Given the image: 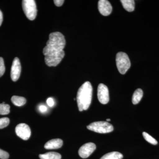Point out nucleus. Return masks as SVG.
I'll use <instances>...</instances> for the list:
<instances>
[{
    "label": "nucleus",
    "mask_w": 159,
    "mask_h": 159,
    "mask_svg": "<svg viewBox=\"0 0 159 159\" xmlns=\"http://www.w3.org/2000/svg\"><path fill=\"white\" fill-rule=\"evenodd\" d=\"M66 39L64 36L59 32L51 33L49 35L47 45L43 50L45 61L49 67L56 66L64 57Z\"/></svg>",
    "instance_id": "obj_1"
},
{
    "label": "nucleus",
    "mask_w": 159,
    "mask_h": 159,
    "mask_svg": "<svg viewBox=\"0 0 159 159\" xmlns=\"http://www.w3.org/2000/svg\"><path fill=\"white\" fill-rule=\"evenodd\" d=\"M93 87L90 82L86 81L80 87L77 92V100L79 111L87 110L92 102Z\"/></svg>",
    "instance_id": "obj_2"
},
{
    "label": "nucleus",
    "mask_w": 159,
    "mask_h": 159,
    "mask_svg": "<svg viewBox=\"0 0 159 159\" xmlns=\"http://www.w3.org/2000/svg\"><path fill=\"white\" fill-rule=\"evenodd\" d=\"M117 68L119 73L125 74L130 67L131 63L127 54L124 52H119L116 57Z\"/></svg>",
    "instance_id": "obj_3"
},
{
    "label": "nucleus",
    "mask_w": 159,
    "mask_h": 159,
    "mask_svg": "<svg viewBox=\"0 0 159 159\" xmlns=\"http://www.w3.org/2000/svg\"><path fill=\"white\" fill-rule=\"evenodd\" d=\"M89 130L100 134L108 133L114 130L113 125L107 122L99 121L91 123L87 126Z\"/></svg>",
    "instance_id": "obj_4"
},
{
    "label": "nucleus",
    "mask_w": 159,
    "mask_h": 159,
    "mask_svg": "<svg viewBox=\"0 0 159 159\" xmlns=\"http://www.w3.org/2000/svg\"><path fill=\"white\" fill-rule=\"evenodd\" d=\"M22 7L26 16L31 20H33L37 16V9L36 3L34 0H24Z\"/></svg>",
    "instance_id": "obj_5"
},
{
    "label": "nucleus",
    "mask_w": 159,
    "mask_h": 159,
    "mask_svg": "<svg viewBox=\"0 0 159 159\" xmlns=\"http://www.w3.org/2000/svg\"><path fill=\"white\" fill-rule=\"evenodd\" d=\"M97 97L100 103L107 104L109 101V94L108 88L103 84H100L97 89Z\"/></svg>",
    "instance_id": "obj_6"
},
{
    "label": "nucleus",
    "mask_w": 159,
    "mask_h": 159,
    "mask_svg": "<svg viewBox=\"0 0 159 159\" xmlns=\"http://www.w3.org/2000/svg\"><path fill=\"white\" fill-rule=\"evenodd\" d=\"M15 131L18 136L24 140H28L31 136V129L25 123L18 124L16 127Z\"/></svg>",
    "instance_id": "obj_7"
},
{
    "label": "nucleus",
    "mask_w": 159,
    "mask_h": 159,
    "mask_svg": "<svg viewBox=\"0 0 159 159\" xmlns=\"http://www.w3.org/2000/svg\"><path fill=\"white\" fill-rule=\"evenodd\" d=\"M96 149V145L93 143L89 142L86 143L80 148L78 153L82 158L88 157Z\"/></svg>",
    "instance_id": "obj_8"
},
{
    "label": "nucleus",
    "mask_w": 159,
    "mask_h": 159,
    "mask_svg": "<svg viewBox=\"0 0 159 159\" xmlns=\"http://www.w3.org/2000/svg\"><path fill=\"white\" fill-rule=\"evenodd\" d=\"M21 67L20 60L18 57H15L12 62L11 67V77L13 81H16L19 79L20 75Z\"/></svg>",
    "instance_id": "obj_9"
},
{
    "label": "nucleus",
    "mask_w": 159,
    "mask_h": 159,
    "mask_svg": "<svg viewBox=\"0 0 159 159\" xmlns=\"http://www.w3.org/2000/svg\"><path fill=\"white\" fill-rule=\"evenodd\" d=\"M98 9L102 15L107 16L111 12L112 7L108 1L100 0L98 2Z\"/></svg>",
    "instance_id": "obj_10"
},
{
    "label": "nucleus",
    "mask_w": 159,
    "mask_h": 159,
    "mask_svg": "<svg viewBox=\"0 0 159 159\" xmlns=\"http://www.w3.org/2000/svg\"><path fill=\"white\" fill-rule=\"evenodd\" d=\"M62 145L63 141L61 139H52L46 143L44 148L47 149H57L60 148Z\"/></svg>",
    "instance_id": "obj_11"
},
{
    "label": "nucleus",
    "mask_w": 159,
    "mask_h": 159,
    "mask_svg": "<svg viewBox=\"0 0 159 159\" xmlns=\"http://www.w3.org/2000/svg\"><path fill=\"white\" fill-rule=\"evenodd\" d=\"M120 2L126 11L131 12L134 10L135 2L133 0H121Z\"/></svg>",
    "instance_id": "obj_12"
},
{
    "label": "nucleus",
    "mask_w": 159,
    "mask_h": 159,
    "mask_svg": "<svg viewBox=\"0 0 159 159\" xmlns=\"http://www.w3.org/2000/svg\"><path fill=\"white\" fill-rule=\"evenodd\" d=\"M41 159H61V158L60 154L56 152H48L39 155Z\"/></svg>",
    "instance_id": "obj_13"
},
{
    "label": "nucleus",
    "mask_w": 159,
    "mask_h": 159,
    "mask_svg": "<svg viewBox=\"0 0 159 159\" xmlns=\"http://www.w3.org/2000/svg\"><path fill=\"white\" fill-rule=\"evenodd\" d=\"M143 95V92L142 89H137L133 95L132 99L133 103L134 104L139 103L142 99Z\"/></svg>",
    "instance_id": "obj_14"
},
{
    "label": "nucleus",
    "mask_w": 159,
    "mask_h": 159,
    "mask_svg": "<svg viewBox=\"0 0 159 159\" xmlns=\"http://www.w3.org/2000/svg\"><path fill=\"white\" fill-rule=\"evenodd\" d=\"M123 155L118 152H112L106 154L100 159H122Z\"/></svg>",
    "instance_id": "obj_15"
},
{
    "label": "nucleus",
    "mask_w": 159,
    "mask_h": 159,
    "mask_svg": "<svg viewBox=\"0 0 159 159\" xmlns=\"http://www.w3.org/2000/svg\"><path fill=\"white\" fill-rule=\"evenodd\" d=\"M11 101L13 104L18 107L22 106L26 102V99L24 97L14 96L11 98Z\"/></svg>",
    "instance_id": "obj_16"
},
{
    "label": "nucleus",
    "mask_w": 159,
    "mask_h": 159,
    "mask_svg": "<svg viewBox=\"0 0 159 159\" xmlns=\"http://www.w3.org/2000/svg\"><path fill=\"white\" fill-rule=\"evenodd\" d=\"M10 112V106L5 103L0 104V115H8Z\"/></svg>",
    "instance_id": "obj_17"
},
{
    "label": "nucleus",
    "mask_w": 159,
    "mask_h": 159,
    "mask_svg": "<svg viewBox=\"0 0 159 159\" xmlns=\"http://www.w3.org/2000/svg\"><path fill=\"white\" fill-rule=\"evenodd\" d=\"M142 135H143V137H144L145 140L147 142L150 143V144L153 145H156L157 144V140L155 139H154L153 137H152L150 135L147 133L144 132L142 133Z\"/></svg>",
    "instance_id": "obj_18"
},
{
    "label": "nucleus",
    "mask_w": 159,
    "mask_h": 159,
    "mask_svg": "<svg viewBox=\"0 0 159 159\" xmlns=\"http://www.w3.org/2000/svg\"><path fill=\"white\" fill-rule=\"evenodd\" d=\"M10 122V120L8 118H2L0 119V129L7 127Z\"/></svg>",
    "instance_id": "obj_19"
},
{
    "label": "nucleus",
    "mask_w": 159,
    "mask_h": 159,
    "mask_svg": "<svg viewBox=\"0 0 159 159\" xmlns=\"http://www.w3.org/2000/svg\"><path fill=\"white\" fill-rule=\"evenodd\" d=\"M6 70L4 60L2 57H0V77L3 76Z\"/></svg>",
    "instance_id": "obj_20"
},
{
    "label": "nucleus",
    "mask_w": 159,
    "mask_h": 159,
    "mask_svg": "<svg viewBox=\"0 0 159 159\" xmlns=\"http://www.w3.org/2000/svg\"><path fill=\"white\" fill-rule=\"evenodd\" d=\"M9 157V154L5 151L0 149V158L8 159Z\"/></svg>",
    "instance_id": "obj_21"
},
{
    "label": "nucleus",
    "mask_w": 159,
    "mask_h": 159,
    "mask_svg": "<svg viewBox=\"0 0 159 159\" xmlns=\"http://www.w3.org/2000/svg\"><path fill=\"white\" fill-rule=\"evenodd\" d=\"M47 103L49 107H52L54 104V99L52 98H48L47 100Z\"/></svg>",
    "instance_id": "obj_22"
},
{
    "label": "nucleus",
    "mask_w": 159,
    "mask_h": 159,
    "mask_svg": "<svg viewBox=\"0 0 159 159\" xmlns=\"http://www.w3.org/2000/svg\"><path fill=\"white\" fill-rule=\"evenodd\" d=\"M54 2L55 6H57V7H60L63 4L64 1V0H54Z\"/></svg>",
    "instance_id": "obj_23"
},
{
    "label": "nucleus",
    "mask_w": 159,
    "mask_h": 159,
    "mask_svg": "<svg viewBox=\"0 0 159 159\" xmlns=\"http://www.w3.org/2000/svg\"><path fill=\"white\" fill-rule=\"evenodd\" d=\"M39 109L40 111L42 113L45 112L46 111H47V109H48L47 107L43 105H40Z\"/></svg>",
    "instance_id": "obj_24"
},
{
    "label": "nucleus",
    "mask_w": 159,
    "mask_h": 159,
    "mask_svg": "<svg viewBox=\"0 0 159 159\" xmlns=\"http://www.w3.org/2000/svg\"><path fill=\"white\" fill-rule=\"evenodd\" d=\"M3 21V14L2 11L0 10V26L2 25Z\"/></svg>",
    "instance_id": "obj_25"
},
{
    "label": "nucleus",
    "mask_w": 159,
    "mask_h": 159,
    "mask_svg": "<svg viewBox=\"0 0 159 159\" xmlns=\"http://www.w3.org/2000/svg\"><path fill=\"white\" fill-rule=\"evenodd\" d=\"M107 122H109V121H111V119H107Z\"/></svg>",
    "instance_id": "obj_26"
}]
</instances>
